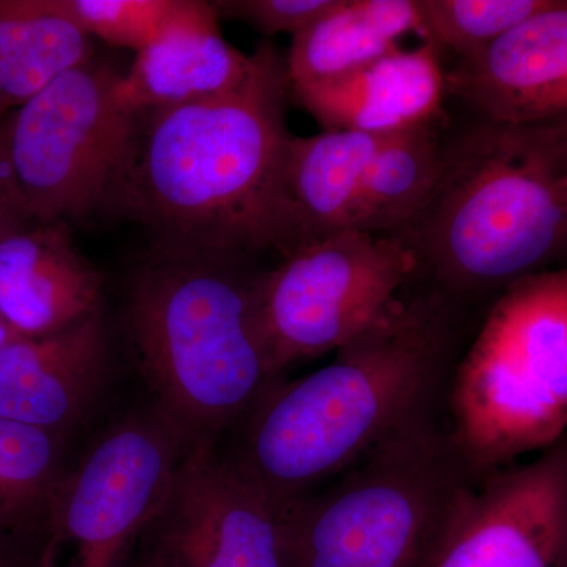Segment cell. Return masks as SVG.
Segmentation results:
<instances>
[{"instance_id": "obj_12", "label": "cell", "mask_w": 567, "mask_h": 567, "mask_svg": "<svg viewBox=\"0 0 567 567\" xmlns=\"http://www.w3.org/2000/svg\"><path fill=\"white\" fill-rule=\"evenodd\" d=\"M446 80L481 121L567 132V0L462 59Z\"/></svg>"}, {"instance_id": "obj_5", "label": "cell", "mask_w": 567, "mask_h": 567, "mask_svg": "<svg viewBox=\"0 0 567 567\" xmlns=\"http://www.w3.org/2000/svg\"><path fill=\"white\" fill-rule=\"evenodd\" d=\"M481 477L446 420L401 436L279 511L282 567H432Z\"/></svg>"}, {"instance_id": "obj_11", "label": "cell", "mask_w": 567, "mask_h": 567, "mask_svg": "<svg viewBox=\"0 0 567 567\" xmlns=\"http://www.w3.org/2000/svg\"><path fill=\"white\" fill-rule=\"evenodd\" d=\"M432 567H567V434L481 477Z\"/></svg>"}, {"instance_id": "obj_16", "label": "cell", "mask_w": 567, "mask_h": 567, "mask_svg": "<svg viewBox=\"0 0 567 567\" xmlns=\"http://www.w3.org/2000/svg\"><path fill=\"white\" fill-rule=\"evenodd\" d=\"M103 276L69 223L32 224L0 244V312L24 338L59 333L102 311Z\"/></svg>"}, {"instance_id": "obj_14", "label": "cell", "mask_w": 567, "mask_h": 567, "mask_svg": "<svg viewBox=\"0 0 567 567\" xmlns=\"http://www.w3.org/2000/svg\"><path fill=\"white\" fill-rule=\"evenodd\" d=\"M446 93V71L432 43L402 48L334 80L290 89L323 130L372 136L436 125Z\"/></svg>"}, {"instance_id": "obj_13", "label": "cell", "mask_w": 567, "mask_h": 567, "mask_svg": "<svg viewBox=\"0 0 567 567\" xmlns=\"http://www.w3.org/2000/svg\"><path fill=\"white\" fill-rule=\"evenodd\" d=\"M102 311L59 333L0 347V416L65 435L87 416L110 374Z\"/></svg>"}, {"instance_id": "obj_26", "label": "cell", "mask_w": 567, "mask_h": 567, "mask_svg": "<svg viewBox=\"0 0 567 567\" xmlns=\"http://www.w3.org/2000/svg\"><path fill=\"white\" fill-rule=\"evenodd\" d=\"M17 539L20 537L0 535V567H29L28 563L21 561L17 551L13 550ZM39 567H50V563Z\"/></svg>"}, {"instance_id": "obj_21", "label": "cell", "mask_w": 567, "mask_h": 567, "mask_svg": "<svg viewBox=\"0 0 567 567\" xmlns=\"http://www.w3.org/2000/svg\"><path fill=\"white\" fill-rule=\"evenodd\" d=\"M65 453V435L0 416V535H51Z\"/></svg>"}, {"instance_id": "obj_20", "label": "cell", "mask_w": 567, "mask_h": 567, "mask_svg": "<svg viewBox=\"0 0 567 567\" xmlns=\"http://www.w3.org/2000/svg\"><path fill=\"white\" fill-rule=\"evenodd\" d=\"M443 153L435 125L388 136L365 167L350 230L401 235L412 229L434 196Z\"/></svg>"}, {"instance_id": "obj_18", "label": "cell", "mask_w": 567, "mask_h": 567, "mask_svg": "<svg viewBox=\"0 0 567 567\" xmlns=\"http://www.w3.org/2000/svg\"><path fill=\"white\" fill-rule=\"evenodd\" d=\"M415 35L429 41L420 0H336L292 39L286 62L290 89L334 80L402 50Z\"/></svg>"}, {"instance_id": "obj_8", "label": "cell", "mask_w": 567, "mask_h": 567, "mask_svg": "<svg viewBox=\"0 0 567 567\" xmlns=\"http://www.w3.org/2000/svg\"><path fill=\"white\" fill-rule=\"evenodd\" d=\"M420 276L404 235L342 230L282 257L260 276L257 315L276 380L338 352L379 319Z\"/></svg>"}, {"instance_id": "obj_7", "label": "cell", "mask_w": 567, "mask_h": 567, "mask_svg": "<svg viewBox=\"0 0 567 567\" xmlns=\"http://www.w3.org/2000/svg\"><path fill=\"white\" fill-rule=\"evenodd\" d=\"M122 74L92 55L7 118L11 166L35 223L112 207L137 123L118 100Z\"/></svg>"}, {"instance_id": "obj_6", "label": "cell", "mask_w": 567, "mask_h": 567, "mask_svg": "<svg viewBox=\"0 0 567 567\" xmlns=\"http://www.w3.org/2000/svg\"><path fill=\"white\" fill-rule=\"evenodd\" d=\"M446 424L481 476L567 434V265L518 279L492 300L454 365Z\"/></svg>"}, {"instance_id": "obj_15", "label": "cell", "mask_w": 567, "mask_h": 567, "mask_svg": "<svg viewBox=\"0 0 567 567\" xmlns=\"http://www.w3.org/2000/svg\"><path fill=\"white\" fill-rule=\"evenodd\" d=\"M212 2L182 0L151 47L122 74L117 95L134 114L203 102L237 91L254 59L224 40Z\"/></svg>"}, {"instance_id": "obj_4", "label": "cell", "mask_w": 567, "mask_h": 567, "mask_svg": "<svg viewBox=\"0 0 567 567\" xmlns=\"http://www.w3.org/2000/svg\"><path fill=\"white\" fill-rule=\"evenodd\" d=\"M567 132L481 121L445 144L434 196L404 237L454 303L498 297L567 246Z\"/></svg>"}, {"instance_id": "obj_28", "label": "cell", "mask_w": 567, "mask_h": 567, "mask_svg": "<svg viewBox=\"0 0 567 567\" xmlns=\"http://www.w3.org/2000/svg\"><path fill=\"white\" fill-rule=\"evenodd\" d=\"M563 200H565V207L567 210V173L565 175V181H563Z\"/></svg>"}, {"instance_id": "obj_17", "label": "cell", "mask_w": 567, "mask_h": 567, "mask_svg": "<svg viewBox=\"0 0 567 567\" xmlns=\"http://www.w3.org/2000/svg\"><path fill=\"white\" fill-rule=\"evenodd\" d=\"M386 137L334 130L292 137L282 181L287 254L350 230L365 167Z\"/></svg>"}, {"instance_id": "obj_23", "label": "cell", "mask_w": 567, "mask_h": 567, "mask_svg": "<svg viewBox=\"0 0 567 567\" xmlns=\"http://www.w3.org/2000/svg\"><path fill=\"white\" fill-rule=\"evenodd\" d=\"M182 0H59L63 13L87 35L141 52L162 35Z\"/></svg>"}, {"instance_id": "obj_2", "label": "cell", "mask_w": 567, "mask_h": 567, "mask_svg": "<svg viewBox=\"0 0 567 567\" xmlns=\"http://www.w3.org/2000/svg\"><path fill=\"white\" fill-rule=\"evenodd\" d=\"M237 91L137 114L112 208L147 227L156 248L251 257L287 254L282 181L292 134L286 62L252 52Z\"/></svg>"}, {"instance_id": "obj_19", "label": "cell", "mask_w": 567, "mask_h": 567, "mask_svg": "<svg viewBox=\"0 0 567 567\" xmlns=\"http://www.w3.org/2000/svg\"><path fill=\"white\" fill-rule=\"evenodd\" d=\"M92 55L59 0H0V123Z\"/></svg>"}, {"instance_id": "obj_29", "label": "cell", "mask_w": 567, "mask_h": 567, "mask_svg": "<svg viewBox=\"0 0 567 567\" xmlns=\"http://www.w3.org/2000/svg\"><path fill=\"white\" fill-rule=\"evenodd\" d=\"M137 567V566H136Z\"/></svg>"}, {"instance_id": "obj_27", "label": "cell", "mask_w": 567, "mask_h": 567, "mask_svg": "<svg viewBox=\"0 0 567 567\" xmlns=\"http://www.w3.org/2000/svg\"><path fill=\"white\" fill-rule=\"evenodd\" d=\"M20 339H24V336L18 333L13 324L0 312V347L10 344V342L20 341Z\"/></svg>"}, {"instance_id": "obj_24", "label": "cell", "mask_w": 567, "mask_h": 567, "mask_svg": "<svg viewBox=\"0 0 567 567\" xmlns=\"http://www.w3.org/2000/svg\"><path fill=\"white\" fill-rule=\"evenodd\" d=\"M219 20L251 25L265 37L298 35L333 9L336 0H219L212 2Z\"/></svg>"}, {"instance_id": "obj_9", "label": "cell", "mask_w": 567, "mask_h": 567, "mask_svg": "<svg viewBox=\"0 0 567 567\" xmlns=\"http://www.w3.org/2000/svg\"><path fill=\"white\" fill-rule=\"evenodd\" d=\"M183 456L162 417H122L82 456L63 483L51 537L74 547L70 567H122L158 513Z\"/></svg>"}, {"instance_id": "obj_1", "label": "cell", "mask_w": 567, "mask_h": 567, "mask_svg": "<svg viewBox=\"0 0 567 567\" xmlns=\"http://www.w3.org/2000/svg\"><path fill=\"white\" fill-rule=\"evenodd\" d=\"M457 308L432 287L402 293L330 363L271 383L221 457L279 513L401 436L446 420L464 350Z\"/></svg>"}, {"instance_id": "obj_25", "label": "cell", "mask_w": 567, "mask_h": 567, "mask_svg": "<svg viewBox=\"0 0 567 567\" xmlns=\"http://www.w3.org/2000/svg\"><path fill=\"white\" fill-rule=\"evenodd\" d=\"M7 118L0 123V244L35 224L11 166Z\"/></svg>"}, {"instance_id": "obj_22", "label": "cell", "mask_w": 567, "mask_h": 567, "mask_svg": "<svg viewBox=\"0 0 567 567\" xmlns=\"http://www.w3.org/2000/svg\"><path fill=\"white\" fill-rule=\"evenodd\" d=\"M559 0H420L429 41L472 58Z\"/></svg>"}, {"instance_id": "obj_10", "label": "cell", "mask_w": 567, "mask_h": 567, "mask_svg": "<svg viewBox=\"0 0 567 567\" xmlns=\"http://www.w3.org/2000/svg\"><path fill=\"white\" fill-rule=\"evenodd\" d=\"M137 567H282L278 511L216 450L183 454Z\"/></svg>"}, {"instance_id": "obj_3", "label": "cell", "mask_w": 567, "mask_h": 567, "mask_svg": "<svg viewBox=\"0 0 567 567\" xmlns=\"http://www.w3.org/2000/svg\"><path fill=\"white\" fill-rule=\"evenodd\" d=\"M249 257L155 248L126 298L134 360L182 453L216 450L276 382Z\"/></svg>"}]
</instances>
